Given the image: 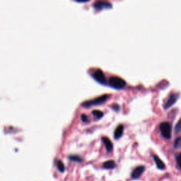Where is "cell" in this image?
Wrapping results in <instances>:
<instances>
[{
    "label": "cell",
    "instance_id": "1",
    "mask_svg": "<svg viewBox=\"0 0 181 181\" xmlns=\"http://www.w3.org/2000/svg\"><path fill=\"white\" fill-rule=\"evenodd\" d=\"M109 84L114 88L122 89L126 86V82L124 79L118 76H112L109 79Z\"/></svg>",
    "mask_w": 181,
    "mask_h": 181
},
{
    "label": "cell",
    "instance_id": "4",
    "mask_svg": "<svg viewBox=\"0 0 181 181\" xmlns=\"http://www.w3.org/2000/svg\"><path fill=\"white\" fill-rule=\"evenodd\" d=\"M93 77L98 82L101 84H105L106 82L105 74H104L103 71L100 69H96V70L94 71V73L93 74Z\"/></svg>",
    "mask_w": 181,
    "mask_h": 181
},
{
    "label": "cell",
    "instance_id": "12",
    "mask_svg": "<svg viewBox=\"0 0 181 181\" xmlns=\"http://www.w3.org/2000/svg\"><path fill=\"white\" fill-rule=\"evenodd\" d=\"M92 114L94 116H95L96 118H98V119H100L103 116V113L102 112V111L98 110H93L92 112Z\"/></svg>",
    "mask_w": 181,
    "mask_h": 181
},
{
    "label": "cell",
    "instance_id": "18",
    "mask_svg": "<svg viewBox=\"0 0 181 181\" xmlns=\"http://www.w3.org/2000/svg\"><path fill=\"white\" fill-rule=\"evenodd\" d=\"M81 120H82V121H84V122H87L88 121L87 116H86V115H81Z\"/></svg>",
    "mask_w": 181,
    "mask_h": 181
},
{
    "label": "cell",
    "instance_id": "5",
    "mask_svg": "<svg viewBox=\"0 0 181 181\" xmlns=\"http://www.w3.org/2000/svg\"><path fill=\"white\" fill-rule=\"evenodd\" d=\"M93 6L97 10H102L112 8V4L107 1H96L93 3Z\"/></svg>",
    "mask_w": 181,
    "mask_h": 181
},
{
    "label": "cell",
    "instance_id": "15",
    "mask_svg": "<svg viewBox=\"0 0 181 181\" xmlns=\"http://www.w3.org/2000/svg\"><path fill=\"white\" fill-rule=\"evenodd\" d=\"M69 158H70L71 160L74 161V162H81V161H82V159H81V158L79 157H78V156H71V157H69Z\"/></svg>",
    "mask_w": 181,
    "mask_h": 181
},
{
    "label": "cell",
    "instance_id": "10",
    "mask_svg": "<svg viewBox=\"0 0 181 181\" xmlns=\"http://www.w3.org/2000/svg\"><path fill=\"white\" fill-rule=\"evenodd\" d=\"M153 160H154L156 165H157V168H158V169H161V170L164 169L165 167H166V166L164 164V163H163L162 161L160 159L159 157H157V156L154 155V156H153Z\"/></svg>",
    "mask_w": 181,
    "mask_h": 181
},
{
    "label": "cell",
    "instance_id": "13",
    "mask_svg": "<svg viewBox=\"0 0 181 181\" xmlns=\"http://www.w3.org/2000/svg\"><path fill=\"white\" fill-rule=\"evenodd\" d=\"M174 147L175 149L181 148V137H178L174 142Z\"/></svg>",
    "mask_w": 181,
    "mask_h": 181
},
{
    "label": "cell",
    "instance_id": "2",
    "mask_svg": "<svg viewBox=\"0 0 181 181\" xmlns=\"http://www.w3.org/2000/svg\"><path fill=\"white\" fill-rule=\"evenodd\" d=\"M159 128L161 130V133L163 137L169 139L171 137V125L168 122H163L160 124Z\"/></svg>",
    "mask_w": 181,
    "mask_h": 181
},
{
    "label": "cell",
    "instance_id": "17",
    "mask_svg": "<svg viewBox=\"0 0 181 181\" xmlns=\"http://www.w3.org/2000/svg\"><path fill=\"white\" fill-rule=\"evenodd\" d=\"M177 162L178 166H179L180 168H181V153L177 157Z\"/></svg>",
    "mask_w": 181,
    "mask_h": 181
},
{
    "label": "cell",
    "instance_id": "16",
    "mask_svg": "<svg viewBox=\"0 0 181 181\" xmlns=\"http://www.w3.org/2000/svg\"><path fill=\"white\" fill-rule=\"evenodd\" d=\"M175 130H176L177 132H181V119L179 122L178 123L176 126H175Z\"/></svg>",
    "mask_w": 181,
    "mask_h": 181
},
{
    "label": "cell",
    "instance_id": "7",
    "mask_svg": "<svg viewBox=\"0 0 181 181\" xmlns=\"http://www.w3.org/2000/svg\"><path fill=\"white\" fill-rule=\"evenodd\" d=\"M144 170L145 168L143 166H140L137 167L132 173V178H133V179H137L139 177L141 176V175L144 171Z\"/></svg>",
    "mask_w": 181,
    "mask_h": 181
},
{
    "label": "cell",
    "instance_id": "9",
    "mask_svg": "<svg viewBox=\"0 0 181 181\" xmlns=\"http://www.w3.org/2000/svg\"><path fill=\"white\" fill-rule=\"evenodd\" d=\"M124 131V126L123 125H120L118 126L117 128L115 129V132H114V137L115 139H119L122 137Z\"/></svg>",
    "mask_w": 181,
    "mask_h": 181
},
{
    "label": "cell",
    "instance_id": "6",
    "mask_svg": "<svg viewBox=\"0 0 181 181\" xmlns=\"http://www.w3.org/2000/svg\"><path fill=\"white\" fill-rule=\"evenodd\" d=\"M178 97H179V96H178V93L170 94V96H169V98H168V99L167 102L166 103V104L164 105V108L168 109V108H169L170 107H171L173 104L176 102V101L178 100Z\"/></svg>",
    "mask_w": 181,
    "mask_h": 181
},
{
    "label": "cell",
    "instance_id": "8",
    "mask_svg": "<svg viewBox=\"0 0 181 181\" xmlns=\"http://www.w3.org/2000/svg\"><path fill=\"white\" fill-rule=\"evenodd\" d=\"M102 140L104 143V144H105V146H106V150H107V152H110L113 149V144L112 142H111V141L106 137H103L102 138Z\"/></svg>",
    "mask_w": 181,
    "mask_h": 181
},
{
    "label": "cell",
    "instance_id": "14",
    "mask_svg": "<svg viewBox=\"0 0 181 181\" xmlns=\"http://www.w3.org/2000/svg\"><path fill=\"white\" fill-rule=\"evenodd\" d=\"M58 168L60 172H64V163L61 162V161H59V162H58Z\"/></svg>",
    "mask_w": 181,
    "mask_h": 181
},
{
    "label": "cell",
    "instance_id": "11",
    "mask_svg": "<svg viewBox=\"0 0 181 181\" xmlns=\"http://www.w3.org/2000/svg\"><path fill=\"white\" fill-rule=\"evenodd\" d=\"M103 167L106 169H113L115 167V163L114 162V161H108L103 163Z\"/></svg>",
    "mask_w": 181,
    "mask_h": 181
},
{
    "label": "cell",
    "instance_id": "3",
    "mask_svg": "<svg viewBox=\"0 0 181 181\" xmlns=\"http://www.w3.org/2000/svg\"><path fill=\"white\" fill-rule=\"evenodd\" d=\"M108 96L107 95V94H106V95H103L100 96V97L94 98L93 99V100L86 101V102H84L82 104V106H85V107H90V106H92L101 105V104L106 102V100L108 99Z\"/></svg>",
    "mask_w": 181,
    "mask_h": 181
}]
</instances>
